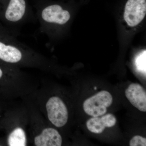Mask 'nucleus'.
<instances>
[{
  "instance_id": "obj_7",
  "label": "nucleus",
  "mask_w": 146,
  "mask_h": 146,
  "mask_svg": "<svg viewBox=\"0 0 146 146\" xmlns=\"http://www.w3.org/2000/svg\"><path fill=\"white\" fill-rule=\"evenodd\" d=\"M34 144L36 146H60L62 144V138L56 129L46 128L35 136Z\"/></svg>"
},
{
  "instance_id": "obj_10",
  "label": "nucleus",
  "mask_w": 146,
  "mask_h": 146,
  "mask_svg": "<svg viewBox=\"0 0 146 146\" xmlns=\"http://www.w3.org/2000/svg\"><path fill=\"white\" fill-rule=\"evenodd\" d=\"M146 50H144L136 56L135 64L136 69L139 72L146 75Z\"/></svg>"
},
{
  "instance_id": "obj_4",
  "label": "nucleus",
  "mask_w": 146,
  "mask_h": 146,
  "mask_svg": "<svg viewBox=\"0 0 146 146\" xmlns=\"http://www.w3.org/2000/svg\"><path fill=\"white\" fill-rule=\"evenodd\" d=\"M146 15V0H125L124 21L128 27L134 28L143 22Z\"/></svg>"
},
{
  "instance_id": "obj_6",
  "label": "nucleus",
  "mask_w": 146,
  "mask_h": 146,
  "mask_svg": "<svg viewBox=\"0 0 146 146\" xmlns=\"http://www.w3.org/2000/svg\"><path fill=\"white\" fill-rule=\"evenodd\" d=\"M126 97L133 106L142 112L146 111L145 90L140 84L132 83L125 91Z\"/></svg>"
},
{
  "instance_id": "obj_1",
  "label": "nucleus",
  "mask_w": 146,
  "mask_h": 146,
  "mask_svg": "<svg viewBox=\"0 0 146 146\" xmlns=\"http://www.w3.org/2000/svg\"><path fill=\"white\" fill-rule=\"evenodd\" d=\"M71 3L38 0L35 4L40 31L50 39L61 34L72 18Z\"/></svg>"
},
{
  "instance_id": "obj_5",
  "label": "nucleus",
  "mask_w": 146,
  "mask_h": 146,
  "mask_svg": "<svg viewBox=\"0 0 146 146\" xmlns=\"http://www.w3.org/2000/svg\"><path fill=\"white\" fill-rule=\"evenodd\" d=\"M48 119L53 125L61 127L67 123L68 119V109L59 97H51L46 105Z\"/></svg>"
},
{
  "instance_id": "obj_3",
  "label": "nucleus",
  "mask_w": 146,
  "mask_h": 146,
  "mask_svg": "<svg viewBox=\"0 0 146 146\" xmlns=\"http://www.w3.org/2000/svg\"><path fill=\"white\" fill-rule=\"evenodd\" d=\"M112 101V95L109 92L101 91L84 102V110L87 115L92 117H99L106 113L107 108L111 105Z\"/></svg>"
},
{
  "instance_id": "obj_8",
  "label": "nucleus",
  "mask_w": 146,
  "mask_h": 146,
  "mask_svg": "<svg viewBox=\"0 0 146 146\" xmlns=\"http://www.w3.org/2000/svg\"><path fill=\"white\" fill-rule=\"evenodd\" d=\"M116 122L117 120L114 115L108 114L100 117L91 118L86 122V125L89 131L99 134L103 132L106 127H111L115 126Z\"/></svg>"
},
{
  "instance_id": "obj_13",
  "label": "nucleus",
  "mask_w": 146,
  "mask_h": 146,
  "mask_svg": "<svg viewBox=\"0 0 146 146\" xmlns=\"http://www.w3.org/2000/svg\"><path fill=\"white\" fill-rule=\"evenodd\" d=\"M96 89H97L96 87H95V90H96Z\"/></svg>"
},
{
  "instance_id": "obj_2",
  "label": "nucleus",
  "mask_w": 146,
  "mask_h": 146,
  "mask_svg": "<svg viewBox=\"0 0 146 146\" xmlns=\"http://www.w3.org/2000/svg\"><path fill=\"white\" fill-rule=\"evenodd\" d=\"M3 6V17L13 28L14 32L17 27L28 21L32 16L29 0H0Z\"/></svg>"
},
{
  "instance_id": "obj_11",
  "label": "nucleus",
  "mask_w": 146,
  "mask_h": 146,
  "mask_svg": "<svg viewBox=\"0 0 146 146\" xmlns=\"http://www.w3.org/2000/svg\"><path fill=\"white\" fill-rule=\"evenodd\" d=\"M129 146H146V139L139 135L134 136L130 140Z\"/></svg>"
},
{
  "instance_id": "obj_9",
  "label": "nucleus",
  "mask_w": 146,
  "mask_h": 146,
  "mask_svg": "<svg viewBox=\"0 0 146 146\" xmlns=\"http://www.w3.org/2000/svg\"><path fill=\"white\" fill-rule=\"evenodd\" d=\"M27 142L25 132L21 127L14 129L7 138V143L10 146H25L27 145Z\"/></svg>"
},
{
  "instance_id": "obj_12",
  "label": "nucleus",
  "mask_w": 146,
  "mask_h": 146,
  "mask_svg": "<svg viewBox=\"0 0 146 146\" xmlns=\"http://www.w3.org/2000/svg\"><path fill=\"white\" fill-rule=\"evenodd\" d=\"M3 75V71L2 69L0 68V79L2 77Z\"/></svg>"
}]
</instances>
